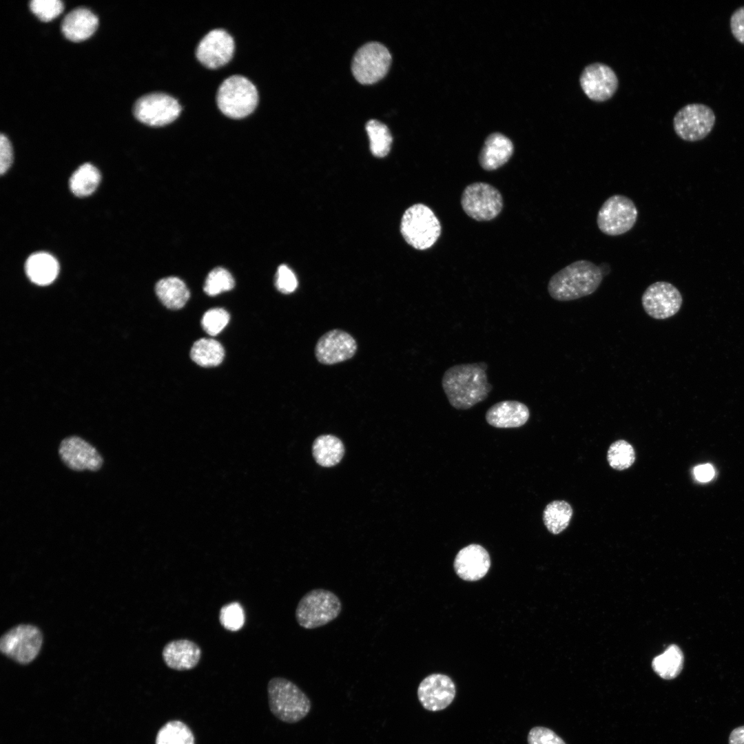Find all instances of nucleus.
Here are the masks:
<instances>
[{
	"mask_svg": "<svg viewBox=\"0 0 744 744\" xmlns=\"http://www.w3.org/2000/svg\"><path fill=\"white\" fill-rule=\"evenodd\" d=\"M155 744H194V736L183 722L171 721L158 730Z\"/></svg>",
	"mask_w": 744,
	"mask_h": 744,
	"instance_id": "32",
	"label": "nucleus"
},
{
	"mask_svg": "<svg viewBox=\"0 0 744 744\" xmlns=\"http://www.w3.org/2000/svg\"><path fill=\"white\" fill-rule=\"evenodd\" d=\"M514 152L513 142L505 135L494 132L484 141L478 156L481 167L488 172L496 170L504 165Z\"/></svg>",
	"mask_w": 744,
	"mask_h": 744,
	"instance_id": "22",
	"label": "nucleus"
},
{
	"mask_svg": "<svg viewBox=\"0 0 744 744\" xmlns=\"http://www.w3.org/2000/svg\"><path fill=\"white\" fill-rule=\"evenodd\" d=\"M528 744H566L555 732L544 727H535L528 734Z\"/></svg>",
	"mask_w": 744,
	"mask_h": 744,
	"instance_id": "39",
	"label": "nucleus"
},
{
	"mask_svg": "<svg viewBox=\"0 0 744 744\" xmlns=\"http://www.w3.org/2000/svg\"><path fill=\"white\" fill-rule=\"evenodd\" d=\"M234 285V279L227 269L216 267L206 278L203 289L208 296H214L231 290Z\"/></svg>",
	"mask_w": 744,
	"mask_h": 744,
	"instance_id": "34",
	"label": "nucleus"
},
{
	"mask_svg": "<svg viewBox=\"0 0 744 744\" xmlns=\"http://www.w3.org/2000/svg\"><path fill=\"white\" fill-rule=\"evenodd\" d=\"M729 744H744V726L738 727L732 731Z\"/></svg>",
	"mask_w": 744,
	"mask_h": 744,
	"instance_id": "43",
	"label": "nucleus"
},
{
	"mask_svg": "<svg viewBox=\"0 0 744 744\" xmlns=\"http://www.w3.org/2000/svg\"><path fill=\"white\" fill-rule=\"evenodd\" d=\"M683 303L682 295L672 284L657 281L643 292L641 304L645 313L657 320H664L674 316Z\"/></svg>",
	"mask_w": 744,
	"mask_h": 744,
	"instance_id": "13",
	"label": "nucleus"
},
{
	"mask_svg": "<svg viewBox=\"0 0 744 744\" xmlns=\"http://www.w3.org/2000/svg\"><path fill=\"white\" fill-rule=\"evenodd\" d=\"M276 287L285 294L293 292L298 286V280L293 271L287 265L278 267L276 274Z\"/></svg>",
	"mask_w": 744,
	"mask_h": 744,
	"instance_id": "38",
	"label": "nucleus"
},
{
	"mask_svg": "<svg viewBox=\"0 0 744 744\" xmlns=\"http://www.w3.org/2000/svg\"><path fill=\"white\" fill-rule=\"evenodd\" d=\"M13 161V153L8 138L3 134L0 136V173L5 174Z\"/></svg>",
	"mask_w": 744,
	"mask_h": 744,
	"instance_id": "41",
	"label": "nucleus"
},
{
	"mask_svg": "<svg viewBox=\"0 0 744 744\" xmlns=\"http://www.w3.org/2000/svg\"><path fill=\"white\" fill-rule=\"evenodd\" d=\"M730 25L734 37L739 43L744 44V6L732 13Z\"/></svg>",
	"mask_w": 744,
	"mask_h": 744,
	"instance_id": "40",
	"label": "nucleus"
},
{
	"mask_svg": "<svg viewBox=\"0 0 744 744\" xmlns=\"http://www.w3.org/2000/svg\"><path fill=\"white\" fill-rule=\"evenodd\" d=\"M98 25L97 17L89 9L81 7L70 11L64 17L61 31L68 39L80 42L90 37Z\"/></svg>",
	"mask_w": 744,
	"mask_h": 744,
	"instance_id": "23",
	"label": "nucleus"
},
{
	"mask_svg": "<svg viewBox=\"0 0 744 744\" xmlns=\"http://www.w3.org/2000/svg\"><path fill=\"white\" fill-rule=\"evenodd\" d=\"M683 665V654L676 645H671L663 653L654 658L652 662L653 670L662 679H672L681 672Z\"/></svg>",
	"mask_w": 744,
	"mask_h": 744,
	"instance_id": "29",
	"label": "nucleus"
},
{
	"mask_svg": "<svg viewBox=\"0 0 744 744\" xmlns=\"http://www.w3.org/2000/svg\"><path fill=\"white\" fill-rule=\"evenodd\" d=\"M607 460L610 466L617 471L630 468L635 461V452L633 446L627 441L619 440L613 442L609 447Z\"/></svg>",
	"mask_w": 744,
	"mask_h": 744,
	"instance_id": "33",
	"label": "nucleus"
},
{
	"mask_svg": "<svg viewBox=\"0 0 744 744\" xmlns=\"http://www.w3.org/2000/svg\"><path fill=\"white\" fill-rule=\"evenodd\" d=\"M229 313L222 308H214L205 313L201 325L205 332L215 336L222 331L229 321Z\"/></svg>",
	"mask_w": 744,
	"mask_h": 744,
	"instance_id": "36",
	"label": "nucleus"
},
{
	"mask_svg": "<svg viewBox=\"0 0 744 744\" xmlns=\"http://www.w3.org/2000/svg\"><path fill=\"white\" fill-rule=\"evenodd\" d=\"M460 203L468 216L479 222L495 219L504 207L501 192L493 185L484 182L467 185L462 192Z\"/></svg>",
	"mask_w": 744,
	"mask_h": 744,
	"instance_id": "7",
	"label": "nucleus"
},
{
	"mask_svg": "<svg viewBox=\"0 0 744 744\" xmlns=\"http://www.w3.org/2000/svg\"><path fill=\"white\" fill-rule=\"evenodd\" d=\"M391 63L388 49L378 42H369L360 47L353 58L351 70L361 84L371 85L381 80Z\"/></svg>",
	"mask_w": 744,
	"mask_h": 744,
	"instance_id": "9",
	"label": "nucleus"
},
{
	"mask_svg": "<svg viewBox=\"0 0 744 744\" xmlns=\"http://www.w3.org/2000/svg\"><path fill=\"white\" fill-rule=\"evenodd\" d=\"M199 645L189 639H178L168 642L162 651L167 666L172 670L184 671L195 668L201 658Z\"/></svg>",
	"mask_w": 744,
	"mask_h": 744,
	"instance_id": "21",
	"label": "nucleus"
},
{
	"mask_svg": "<svg viewBox=\"0 0 744 744\" xmlns=\"http://www.w3.org/2000/svg\"><path fill=\"white\" fill-rule=\"evenodd\" d=\"M365 129L372 154L378 158L386 156L390 152L393 140L387 126L379 121L371 119L367 122Z\"/></svg>",
	"mask_w": 744,
	"mask_h": 744,
	"instance_id": "31",
	"label": "nucleus"
},
{
	"mask_svg": "<svg viewBox=\"0 0 744 744\" xmlns=\"http://www.w3.org/2000/svg\"><path fill=\"white\" fill-rule=\"evenodd\" d=\"M258 101L255 85L247 78L234 75L226 79L217 92L216 102L227 116L239 119L251 114Z\"/></svg>",
	"mask_w": 744,
	"mask_h": 744,
	"instance_id": "6",
	"label": "nucleus"
},
{
	"mask_svg": "<svg viewBox=\"0 0 744 744\" xmlns=\"http://www.w3.org/2000/svg\"><path fill=\"white\" fill-rule=\"evenodd\" d=\"M716 121L713 110L701 103L688 104L681 108L673 118L676 134L682 140L696 142L705 138L712 130Z\"/></svg>",
	"mask_w": 744,
	"mask_h": 744,
	"instance_id": "10",
	"label": "nucleus"
},
{
	"mask_svg": "<svg viewBox=\"0 0 744 744\" xmlns=\"http://www.w3.org/2000/svg\"><path fill=\"white\" fill-rule=\"evenodd\" d=\"M456 693L452 679L442 674H432L425 677L417 688V697L422 707L435 712L446 708Z\"/></svg>",
	"mask_w": 744,
	"mask_h": 744,
	"instance_id": "18",
	"label": "nucleus"
},
{
	"mask_svg": "<svg viewBox=\"0 0 744 744\" xmlns=\"http://www.w3.org/2000/svg\"><path fill=\"white\" fill-rule=\"evenodd\" d=\"M601 267L587 260H579L555 273L548 283L550 296L557 301H571L589 296L603 280Z\"/></svg>",
	"mask_w": 744,
	"mask_h": 744,
	"instance_id": "2",
	"label": "nucleus"
},
{
	"mask_svg": "<svg viewBox=\"0 0 744 744\" xmlns=\"http://www.w3.org/2000/svg\"><path fill=\"white\" fill-rule=\"evenodd\" d=\"M572 508L564 500H555L549 503L544 510L543 521L548 531L557 535L569 525L572 516Z\"/></svg>",
	"mask_w": 744,
	"mask_h": 744,
	"instance_id": "30",
	"label": "nucleus"
},
{
	"mask_svg": "<svg viewBox=\"0 0 744 744\" xmlns=\"http://www.w3.org/2000/svg\"><path fill=\"white\" fill-rule=\"evenodd\" d=\"M484 362L456 364L446 369L442 386L450 404L466 410L485 400L493 389Z\"/></svg>",
	"mask_w": 744,
	"mask_h": 744,
	"instance_id": "1",
	"label": "nucleus"
},
{
	"mask_svg": "<svg viewBox=\"0 0 744 744\" xmlns=\"http://www.w3.org/2000/svg\"><path fill=\"white\" fill-rule=\"evenodd\" d=\"M100 180L101 174L98 169L90 163H85L72 174L69 185L75 196L85 197L96 190Z\"/></svg>",
	"mask_w": 744,
	"mask_h": 744,
	"instance_id": "28",
	"label": "nucleus"
},
{
	"mask_svg": "<svg viewBox=\"0 0 744 744\" xmlns=\"http://www.w3.org/2000/svg\"><path fill=\"white\" fill-rule=\"evenodd\" d=\"M638 210L634 202L621 194L607 198L597 216L599 229L604 234L616 236L630 231L635 225Z\"/></svg>",
	"mask_w": 744,
	"mask_h": 744,
	"instance_id": "8",
	"label": "nucleus"
},
{
	"mask_svg": "<svg viewBox=\"0 0 744 744\" xmlns=\"http://www.w3.org/2000/svg\"><path fill=\"white\" fill-rule=\"evenodd\" d=\"M190 356L197 364L203 367H212L222 362L225 351L218 341L211 338H201L194 343Z\"/></svg>",
	"mask_w": 744,
	"mask_h": 744,
	"instance_id": "27",
	"label": "nucleus"
},
{
	"mask_svg": "<svg viewBox=\"0 0 744 744\" xmlns=\"http://www.w3.org/2000/svg\"><path fill=\"white\" fill-rule=\"evenodd\" d=\"M344 453L342 441L331 435L317 437L313 444V455L316 462L324 467L338 464Z\"/></svg>",
	"mask_w": 744,
	"mask_h": 744,
	"instance_id": "26",
	"label": "nucleus"
},
{
	"mask_svg": "<svg viewBox=\"0 0 744 744\" xmlns=\"http://www.w3.org/2000/svg\"><path fill=\"white\" fill-rule=\"evenodd\" d=\"M530 417L528 406L517 400H504L495 403L486 411L488 424L496 428H517L524 425Z\"/></svg>",
	"mask_w": 744,
	"mask_h": 744,
	"instance_id": "20",
	"label": "nucleus"
},
{
	"mask_svg": "<svg viewBox=\"0 0 744 744\" xmlns=\"http://www.w3.org/2000/svg\"><path fill=\"white\" fill-rule=\"evenodd\" d=\"M579 84L589 99L603 102L615 94L619 81L616 73L609 65L596 62L583 69L579 76Z\"/></svg>",
	"mask_w": 744,
	"mask_h": 744,
	"instance_id": "14",
	"label": "nucleus"
},
{
	"mask_svg": "<svg viewBox=\"0 0 744 744\" xmlns=\"http://www.w3.org/2000/svg\"><path fill=\"white\" fill-rule=\"evenodd\" d=\"M357 348L356 341L350 333L334 329L318 339L315 347V355L320 363L333 365L351 358Z\"/></svg>",
	"mask_w": 744,
	"mask_h": 744,
	"instance_id": "15",
	"label": "nucleus"
},
{
	"mask_svg": "<svg viewBox=\"0 0 744 744\" xmlns=\"http://www.w3.org/2000/svg\"><path fill=\"white\" fill-rule=\"evenodd\" d=\"M453 566L457 575L463 580L477 581L484 577L490 568V555L482 546L470 544L458 552Z\"/></svg>",
	"mask_w": 744,
	"mask_h": 744,
	"instance_id": "19",
	"label": "nucleus"
},
{
	"mask_svg": "<svg viewBox=\"0 0 744 744\" xmlns=\"http://www.w3.org/2000/svg\"><path fill=\"white\" fill-rule=\"evenodd\" d=\"M181 109L175 98L165 93L154 92L139 98L134 103L133 113L140 122L160 127L176 119Z\"/></svg>",
	"mask_w": 744,
	"mask_h": 744,
	"instance_id": "12",
	"label": "nucleus"
},
{
	"mask_svg": "<svg viewBox=\"0 0 744 744\" xmlns=\"http://www.w3.org/2000/svg\"><path fill=\"white\" fill-rule=\"evenodd\" d=\"M25 270L28 278L39 285H48L56 278L59 265L54 257L45 252L32 254L27 259Z\"/></svg>",
	"mask_w": 744,
	"mask_h": 744,
	"instance_id": "24",
	"label": "nucleus"
},
{
	"mask_svg": "<svg viewBox=\"0 0 744 744\" xmlns=\"http://www.w3.org/2000/svg\"><path fill=\"white\" fill-rule=\"evenodd\" d=\"M400 231L405 241L412 247L426 250L433 246L440 238L442 225L429 207L417 203L403 214Z\"/></svg>",
	"mask_w": 744,
	"mask_h": 744,
	"instance_id": "4",
	"label": "nucleus"
},
{
	"mask_svg": "<svg viewBox=\"0 0 744 744\" xmlns=\"http://www.w3.org/2000/svg\"><path fill=\"white\" fill-rule=\"evenodd\" d=\"M267 694L271 712L283 722H298L310 711L311 701L308 696L287 679H271L268 683Z\"/></svg>",
	"mask_w": 744,
	"mask_h": 744,
	"instance_id": "3",
	"label": "nucleus"
},
{
	"mask_svg": "<svg viewBox=\"0 0 744 744\" xmlns=\"http://www.w3.org/2000/svg\"><path fill=\"white\" fill-rule=\"evenodd\" d=\"M63 2L59 0H32L30 2V10L42 21L54 19L63 12Z\"/></svg>",
	"mask_w": 744,
	"mask_h": 744,
	"instance_id": "37",
	"label": "nucleus"
},
{
	"mask_svg": "<svg viewBox=\"0 0 744 744\" xmlns=\"http://www.w3.org/2000/svg\"><path fill=\"white\" fill-rule=\"evenodd\" d=\"M234 51L232 37L225 30L214 29L200 40L196 55L203 65L215 69L227 63L232 58Z\"/></svg>",
	"mask_w": 744,
	"mask_h": 744,
	"instance_id": "16",
	"label": "nucleus"
},
{
	"mask_svg": "<svg viewBox=\"0 0 744 744\" xmlns=\"http://www.w3.org/2000/svg\"><path fill=\"white\" fill-rule=\"evenodd\" d=\"M245 612L238 602L224 605L220 610L219 620L221 625L230 631H238L245 623Z\"/></svg>",
	"mask_w": 744,
	"mask_h": 744,
	"instance_id": "35",
	"label": "nucleus"
},
{
	"mask_svg": "<svg viewBox=\"0 0 744 744\" xmlns=\"http://www.w3.org/2000/svg\"><path fill=\"white\" fill-rule=\"evenodd\" d=\"M714 469L713 466L709 464L699 465L694 469V475L695 478L701 482L710 481L714 477Z\"/></svg>",
	"mask_w": 744,
	"mask_h": 744,
	"instance_id": "42",
	"label": "nucleus"
},
{
	"mask_svg": "<svg viewBox=\"0 0 744 744\" xmlns=\"http://www.w3.org/2000/svg\"><path fill=\"white\" fill-rule=\"evenodd\" d=\"M62 462L76 471H96L103 465V458L98 451L85 440L77 436L63 439L59 448Z\"/></svg>",
	"mask_w": 744,
	"mask_h": 744,
	"instance_id": "17",
	"label": "nucleus"
},
{
	"mask_svg": "<svg viewBox=\"0 0 744 744\" xmlns=\"http://www.w3.org/2000/svg\"><path fill=\"white\" fill-rule=\"evenodd\" d=\"M341 610V601L334 592L316 588L303 595L295 614L299 626L304 629H314L336 619Z\"/></svg>",
	"mask_w": 744,
	"mask_h": 744,
	"instance_id": "5",
	"label": "nucleus"
},
{
	"mask_svg": "<svg viewBox=\"0 0 744 744\" xmlns=\"http://www.w3.org/2000/svg\"><path fill=\"white\" fill-rule=\"evenodd\" d=\"M40 630L32 625H19L6 632L0 640V650L12 660L27 664L38 655L42 645Z\"/></svg>",
	"mask_w": 744,
	"mask_h": 744,
	"instance_id": "11",
	"label": "nucleus"
},
{
	"mask_svg": "<svg viewBox=\"0 0 744 744\" xmlns=\"http://www.w3.org/2000/svg\"><path fill=\"white\" fill-rule=\"evenodd\" d=\"M155 291L161 302L171 309L183 307L190 296L185 283L174 276L167 277L158 281Z\"/></svg>",
	"mask_w": 744,
	"mask_h": 744,
	"instance_id": "25",
	"label": "nucleus"
}]
</instances>
